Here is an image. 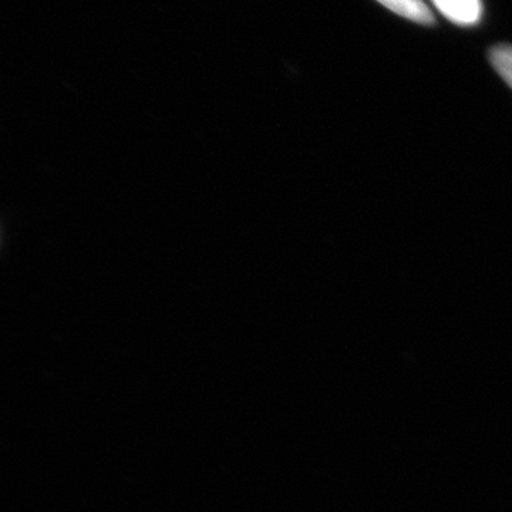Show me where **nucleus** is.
Segmentation results:
<instances>
[{
    "label": "nucleus",
    "mask_w": 512,
    "mask_h": 512,
    "mask_svg": "<svg viewBox=\"0 0 512 512\" xmlns=\"http://www.w3.org/2000/svg\"><path fill=\"white\" fill-rule=\"evenodd\" d=\"M444 18L458 26H474L483 18L481 0H431Z\"/></svg>",
    "instance_id": "nucleus-1"
},
{
    "label": "nucleus",
    "mask_w": 512,
    "mask_h": 512,
    "mask_svg": "<svg viewBox=\"0 0 512 512\" xmlns=\"http://www.w3.org/2000/svg\"><path fill=\"white\" fill-rule=\"evenodd\" d=\"M384 8L392 10L396 15L413 20L420 25H433L434 16L423 0H377Z\"/></svg>",
    "instance_id": "nucleus-2"
},
{
    "label": "nucleus",
    "mask_w": 512,
    "mask_h": 512,
    "mask_svg": "<svg viewBox=\"0 0 512 512\" xmlns=\"http://www.w3.org/2000/svg\"><path fill=\"white\" fill-rule=\"evenodd\" d=\"M490 62L495 72L512 89V45H497L490 50Z\"/></svg>",
    "instance_id": "nucleus-3"
}]
</instances>
